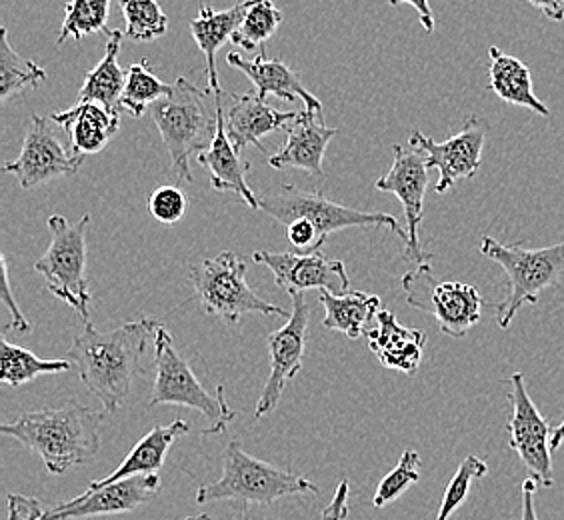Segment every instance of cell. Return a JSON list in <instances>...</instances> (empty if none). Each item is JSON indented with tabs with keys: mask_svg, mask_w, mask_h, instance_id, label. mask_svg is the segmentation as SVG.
Returning <instances> with one entry per match:
<instances>
[{
	"mask_svg": "<svg viewBox=\"0 0 564 520\" xmlns=\"http://www.w3.org/2000/svg\"><path fill=\"white\" fill-rule=\"evenodd\" d=\"M159 326L152 318L110 331H97L87 323L66 353V360L75 365L88 392L95 394L110 414L119 411L131 394L132 382L142 372V357Z\"/></svg>",
	"mask_w": 564,
	"mask_h": 520,
	"instance_id": "6da1fadb",
	"label": "cell"
},
{
	"mask_svg": "<svg viewBox=\"0 0 564 520\" xmlns=\"http://www.w3.org/2000/svg\"><path fill=\"white\" fill-rule=\"evenodd\" d=\"M105 419V412L68 402L58 409L22 412L17 421L2 424L0 433L41 456L51 475H65L75 466L93 463L100 448Z\"/></svg>",
	"mask_w": 564,
	"mask_h": 520,
	"instance_id": "7a4b0ae2",
	"label": "cell"
},
{
	"mask_svg": "<svg viewBox=\"0 0 564 520\" xmlns=\"http://www.w3.org/2000/svg\"><path fill=\"white\" fill-rule=\"evenodd\" d=\"M210 97H215L213 90H203L181 76L176 78L171 95L149 109L171 156L173 173L188 185L195 181L191 156L207 151L217 137V109L210 110Z\"/></svg>",
	"mask_w": 564,
	"mask_h": 520,
	"instance_id": "3957f363",
	"label": "cell"
},
{
	"mask_svg": "<svg viewBox=\"0 0 564 520\" xmlns=\"http://www.w3.org/2000/svg\"><path fill=\"white\" fill-rule=\"evenodd\" d=\"M294 495H318V487L308 478L249 455L239 441H230L223 453V477L196 488L195 500L196 505L235 500L245 507H271L272 502Z\"/></svg>",
	"mask_w": 564,
	"mask_h": 520,
	"instance_id": "277c9868",
	"label": "cell"
},
{
	"mask_svg": "<svg viewBox=\"0 0 564 520\" xmlns=\"http://www.w3.org/2000/svg\"><path fill=\"white\" fill-rule=\"evenodd\" d=\"M480 252L500 264L509 277V293L495 306L500 328H509L522 306L536 303L539 296L564 274V240L544 249H524L521 245H505L485 235L480 240Z\"/></svg>",
	"mask_w": 564,
	"mask_h": 520,
	"instance_id": "5b68a950",
	"label": "cell"
},
{
	"mask_svg": "<svg viewBox=\"0 0 564 520\" xmlns=\"http://www.w3.org/2000/svg\"><path fill=\"white\" fill-rule=\"evenodd\" d=\"M154 382L149 409L159 404H176L200 412L210 426L203 434H218L235 419V411L225 397V387L218 384L217 394H210L198 380L191 362L176 347L173 336L163 325L154 336Z\"/></svg>",
	"mask_w": 564,
	"mask_h": 520,
	"instance_id": "8992f818",
	"label": "cell"
},
{
	"mask_svg": "<svg viewBox=\"0 0 564 520\" xmlns=\"http://www.w3.org/2000/svg\"><path fill=\"white\" fill-rule=\"evenodd\" d=\"M247 260L232 250L191 267V282L198 303L207 315L217 316L228 325H237L245 315L289 318L279 304L262 301L247 282Z\"/></svg>",
	"mask_w": 564,
	"mask_h": 520,
	"instance_id": "52a82bcc",
	"label": "cell"
},
{
	"mask_svg": "<svg viewBox=\"0 0 564 520\" xmlns=\"http://www.w3.org/2000/svg\"><path fill=\"white\" fill-rule=\"evenodd\" d=\"M90 215L70 223L63 215L46 220L51 230V245L43 259L34 262V271L43 274L46 291L58 301L73 306L83 323H90L93 296L87 282V228Z\"/></svg>",
	"mask_w": 564,
	"mask_h": 520,
	"instance_id": "ba28073f",
	"label": "cell"
},
{
	"mask_svg": "<svg viewBox=\"0 0 564 520\" xmlns=\"http://www.w3.org/2000/svg\"><path fill=\"white\" fill-rule=\"evenodd\" d=\"M261 210L286 227L294 218H306L315 225L318 235L328 239L330 232L343 228H391L392 232L406 245L409 232L387 213H365L338 205L326 198L323 191H303L299 186L282 185L269 195L261 196Z\"/></svg>",
	"mask_w": 564,
	"mask_h": 520,
	"instance_id": "9c48e42d",
	"label": "cell"
},
{
	"mask_svg": "<svg viewBox=\"0 0 564 520\" xmlns=\"http://www.w3.org/2000/svg\"><path fill=\"white\" fill-rule=\"evenodd\" d=\"M402 291L413 308L433 316L441 333L465 338L482 316V296L473 284L436 281L431 264H421L402 277Z\"/></svg>",
	"mask_w": 564,
	"mask_h": 520,
	"instance_id": "30bf717a",
	"label": "cell"
},
{
	"mask_svg": "<svg viewBox=\"0 0 564 520\" xmlns=\"http://www.w3.org/2000/svg\"><path fill=\"white\" fill-rule=\"evenodd\" d=\"M510 384L509 402L512 414H510L507 433H509V445L517 456L521 458L522 465L527 466L529 475L534 478L541 487L551 488L554 485L553 468V443L554 431L551 423L532 402L531 394L527 390L524 375L514 372L507 380Z\"/></svg>",
	"mask_w": 564,
	"mask_h": 520,
	"instance_id": "8fae6325",
	"label": "cell"
},
{
	"mask_svg": "<svg viewBox=\"0 0 564 520\" xmlns=\"http://www.w3.org/2000/svg\"><path fill=\"white\" fill-rule=\"evenodd\" d=\"M394 161L391 171L380 176L375 183V188L380 193H391L401 201L406 217V232L409 242L404 245L402 259L411 260L416 267L429 264L433 259L431 252H426L421 245V225H423L424 195L429 188V164L426 154L413 144L402 147L394 144Z\"/></svg>",
	"mask_w": 564,
	"mask_h": 520,
	"instance_id": "7c38bea8",
	"label": "cell"
},
{
	"mask_svg": "<svg viewBox=\"0 0 564 520\" xmlns=\"http://www.w3.org/2000/svg\"><path fill=\"white\" fill-rule=\"evenodd\" d=\"M55 124L53 119L33 117L24 134L21 154L4 164V173L14 174L24 191H33L61 176H73L85 163V156L66 151Z\"/></svg>",
	"mask_w": 564,
	"mask_h": 520,
	"instance_id": "4fadbf2b",
	"label": "cell"
},
{
	"mask_svg": "<svg viewBox=\"0 0 564 520\" xmlns=\"http://www.w3.org/2000/svg\"><path fill=\"white\" fill-rule=\"evenodd\" d=\"M487 134H489V122L477 115H470L465 119L463 129L453 134L448 141L434 142L421 130H414L409 144L424 151L429 169L438 171L441 176L434 191L443 195L458 181L473 178L478 173L482 163V149H485Z\"/></svg>",
	"mask_w": 564,
	"mask_h": 520,
	"instance_id": "5bb4252c",
	"label": "cell"
},
{
	"mask_svg": "<svg viewBox=\"0 0 564 520\" xmlns=\"http://www.w3.org/2000/svg\"><path fill=\"white\" fill-rule=\"evenodd\" d=\"M308 321H311V306L306 303L304 294H294L289 323L267 338L271 372L262 389L261 399L257 402L254 419L271 414L279 407L286 384L303 370Z\"/></svg>",
	"mask_w": 564,
	"mask_h": 520,
	"instance_id": "9a60e30c",
	"label": "cell"
},
{
	"mask_svg": "<svg viewBox=\"0 0 564 520\" xmlns=\"http://www.w3.org/2000/svg\"><path fill=\"white\" fill-rule=\"evenodd\" d=\"M252 260L264 264L282 291L294 296L306 291H328L333 294L348 293V272L343 260L328 259L326 254H299V252H271L254 250Z\"/></svg>",
	"mask_w": 564,
	"mask_h": 520,
	"instance_id": "2e32d148",
	"label": "cell"
},
{
	"mask_svg": "<svg viewBox=\"0 0 564 520\" xmlns=\"http://www.w3.org/2000/svg\"><path fill=\"white\" fill-rule=\"evenodd\" d=\"M161 490L159 475H144L112 483L95 490H83L76 499L46 509L41 520H75L124 514L147 505Z\"/></svg>",
	"mask_w": 564,
	"mask_h": 520,
	"instance_id": "e0dca14e",
	"label": "cell"
},
{
	"mask_svg": "<svg viewBox=\"0 0 564 520\" xmlns=\"http://www.w3.org/2000/svg\"><path fill=\"white\" fill-rule=\"evenodd\" d=\"M218 95L223 102L228 141L232 142V147L239 152L249 144H254L259 151L267 152V147L261 142L262 137L282 127H289L299 117V112L271 109L267 100L257 93L232 95L220 90Z\"/></svg>",
	"mask_w": 564,
	"mask_h": 520,
	"instance_id": "ac0fdd59",
	"label": "cell"
},
{
	"mask_svg": "<svg viewBox=\"0 0 564 520\" xmlns=\"http://www.w3.org/2000/svg\"><path fill=\"white\" fill-rule=\"evenodd\" d=\"M337 134V129L326 127L323 115L303 110L289 124L286 142L281 151L269 156V164L276 171L301 169L316 181H325L323 159H325L328 142L333 141Z\"/></svg>",
	"mask_w": 564,
	"mask_h": 520,
	"instance_id": "d6986e66",
	"label": "cell"
},
{
	"mask_svg": "<svg viewBox=\"0 0 564 520\" xmlns=\"http://www.w3.org/2000/svg\"><path fill=\"white\" fill-rule=\"evenodd\" d=\"M215 109H217L218 119L217 137L207 151L196 156V161L203 169H207V173L210 174V185L215 191L237 193L250 208L261 210V196L254 195L247 183L250 163L242 161L239 151L232 147V142L228 141L220 95H215Z\"/></svg>",
	"mask_w": 564,
	"mask_h": 520,
	"instance_id": "ffe728a7",
	"label": "cell"
},
{
	"mask_svg": "<svg viewBox=\"0 0 564 520\" xmlns=\"http://www.w3.org/2000/svg\"><path fill=\"white\" fill-rule=\"evenodd\" d=\"M227 63L249 76L250 83L254 85V93L264 100L271 95L289 102L301 98L304 110L323 115V102L313 93L306 90L301 75L284 65L281 58H267L264 51L252 61L240 56L239 53H228Z\"/></svg>",
	"mask_w": 564,
	"mask_h": 520,
	"instance_id": "44dd1931",
	"label": "cell"
},
{
	"mask_svg": "<svg viewBox=\"0 0 564 520\" xmlns=\"http://www.w3.org/2000/svg\"><path fill=\"white\" fill-rule=\"evenodd\" d=\"M369 348L384 369L401 370L413 377L423 362L426 335L416 328L402 326L389 308L377 315V328L367 333Z\"/></svg>",
	"mask_w": 564,
	"mask_h": 520,
	"instance_id": "7402d4cb",
	"label": "cell"
},
{
	"mask_svg": "<svg viewBox=\"0 0 564 520\" xmlns=\"http://www.w3.org/2000/svg\"><path fill=\"white\" fill-rule=\"evenodd\" d=\"M51 119L68 132L70 149L76 156H88L102 151L120 127V115H112L97 102H76Z\"/></svg>",
	"mask_w": 564,
	"mask_h": 520,
	"instance_id": "603a6c76",
	"label": "cell"
},
{
	"mask_svg": "<svg viewBox=\"0 0 564 520\" xmlns=\"http://www.w3.org/2000/svg\"><path fill=\"white\" fill-rule=\"evenodd\" d=\"M188 431H191V424L186 421H174V423L166 424V426L156 424L151 433L142 436L137 446L127 455V458L120 463L117 470H112L110 475L100 478V480L88 483L87 490L107 487V485L119 483L124 478L156 475L163 468L164 461H166V455H169L174 441L185 436Z\"/></svg>",
	"mask_w": 564,
	"mask_h": 520,
	"instance_id": "cb8c5ba5",
	"label": "cell"
},
{
	"mask_svg": "<svg viewBox=\"0 0 564 520\" xmlns=\"http://www.w3.org/2000/svg\"><path fill=\"white\" fill-rule=\"evenodd\" d=\"M247 9H249V0L237 2L235 7L225 9V11H217L213 7L200 4L198 17L191 22V34L207 58L208 90H213V95H218L223 90L217 73L218 48L227 43H232V36L239 31Z\"/></svg>",
	"mask_w": 564,
	"mask_h": 520,
	"instance_id": "d4e9b609",
	"label": "cell"
},
{
	"mask_svg": "<svg viewBox=\"0 0 564 520\" xmlns=\"http://www.w3.org/2000/svg\"><path fill=\"white\" fill-rule=\"evenodd\" d=\"M489 88L512 107L532 110L541 117H551V109L534 95L532 75L529 66L517 56L502 53L497 46H490Z\"/></svg>",
	"mask_w": 564,
	"mask_h": 520,
	"instance_id": "484cf974",
	"label": "cell"
},
{
	"mask_svg": "<svg viewBox=\"0 0 564 520\" xmlns=\"http://www.w3.org/2000/svg\"><path fill=\"white\" fill-rule=\"evenodd\" d=\"M109 43L102 61L93 71H88L85 83L78 93V102H97L100 107L120 115V97L127 87V73L119 65L122 31H109Z\"/></svg>",
	"mask_w": 564,
	"mask_h": 520,
	"instance_id": "4316f807",
	"label": "cell"
},
{
	"mask_svg": "<svg viewBox=\"0 0 564 520\" xmlns=\"http://www.w3.org/2000/svg\"><path fill=\"white\" fill-rule=\"evenodd\" d=\"M318 303L325 306L323 326L328 331L345 333L348 338L367 335V325L382 311L379 294L352 293L333 294L321 291Z\"/></svg>",
	"mask_w": 564,
	"mask_h": 520,
	"instance_id": "83f0119b",
	"label": "cell"
},
{
	"mask_svg": "<svg viewBox=\"0 0 564 520\" xmlns=\"http://www.w3.org/2000/svg\"><path fill=\"white\" fill-rule=\"evenodd\" d=\"M73 367L70 360L56 358L44 360L26 348L11 345L4 336L0 338V380L11 387H22L41 375H58L68 372Z\"/></svg>",
	"mask_w": 564,
	"mask_h": 520,
	"instance_id": "f1b7e54d",
	"label": "cell"
},
{
	"mask_svg": "<svg viewBox=\"0 0 564 520\" xmlns=\"http://www.w3.org/2000/svg\"><path fill=\"white\" fill-rule=\"evenodd\" d=\"M48 78L43 66L19 55L9 43L7 26L0 29V102L7 105L24 88H36Z\"/></svg>",
	"mask_w": 564,
	"mask_h": 520,
	"instance_id": "f546056e",
	"label": "cell"
},
{
	"mask_svg": "<svg viewBox=\"0 0 564 520\" xmlns=\"http://www.w3.org/2000/svg\"><path fill=\"white\" fill-rule=\"evenodd\" d=\"M173 85H166L159 76L154 75L151 63L142 58L141 63L129 66L127 73V87L120 97V110L131 112L132 117H142L151 109L154 102L169 97Z\"/></svg>",
	"mask_w": 564,
	"mask_h": 520,
	"instance_id": "4dcf8cb0",
	"label": "cell"
},
{
	"mask_svg": "<svg viewBox=\"0 0 564 520\" xmlns=\"http://www.w3.org/2000/svg\"><path fill=\"white\" fill-rule=\"evenodd\" d=\"M112 0H70L65 4V21L56 39V46L66 39L83 41L88 34L109 33L107 26Z\"/></svg>",
	"mask_w": 564,
	"mask_h": 520,
	"instance_id": "1f68e13d",
	"label": "cell"
},
{
	"mask_svg": "<svg viewBox=\"0 0 564 520\" xmlns=\"http://www.w3.org/2000/svg\"><path fill=\"white\" fill-rule=\"evenodd\" d=\"M281 22L282 12L272 0H249V9L242 17L239 31L232 36V44L242 51H257V46L271 41Z\"/></svg>",
	"mask_w": 564,
	"mask_h": 520,
	"instance_id": "d6a6232c",
	"label": "cell"
},
{
	"mask_svg": "<svg viewBox=\"0 0 564 520\" xmlns=\"http://www.w3.org/2000/svg\"><path fill=\"white\" fill-rule=\"evenodd\" d=\"M124 14V34L137 43H151L169 31V17L156 0H119Z\"/></svg>",
	"mask_w": 564,
	"mask_h": 520,
	"instance_id": "836d02e7",
	"label": "cell"
},
{
	"mask_svg": "<svg viewBox=\"0 0 564 520\" xmlns=\"http://www.w3.org/2000/svg\"><path fill=\"white\" fill-rule=\"evenodd\" d=\"M487 473H489V465L485 461H480L478 456H467L456 468L455 477L451 478V483L446 485L445 497L441 502L436 520L451 519L456 510L465 505L473 483L487 477Z\"/></svg>",
	"mask_w": 564,
	"mask_h": 520,
	"instance_id": "e575fe53",
	"label": "cell"
},
{
	"mask_svg": "<svg viewBox=\"0 0 564 520\" xmlns=\"http://www.w3.org/2000/svg\"><path fill=\"white\" fill-rule=\"evenodd\" d=\"M421 463L423 461L416 451H404L399 465L394 466L391 473L380 480L375 499H372V507L382 509V507L391 505L401 495H404L409 487L419 483L421 480Z\"/></svg>",
	"mask_w": 564,
	"mask_h": 520,
	"instance_id": "d590c367",
	"label": "cell"
},
{
	"mask_svg": "<svg viewBox=\"0 0 564 520\" xmlns=\"http://www.w3.org/2000/svg\"><path fill=\"white\" fill-rule=\"evenodd\" d=\"M186 206L188 201L178 186H161L149 198L152 218H156L163 225L181 223L185 217Z\"/></svg>",
	"mask_w": 564,
	"mask_h": 520,
	"instance_id": "8d00e7d4",
	"label": "cell"
},
{
	"mask_svg": "<svg viewBox=\"0 0 564 520\" xmlns=\"http://www.w3.org/2000/svg\"><path fill=\"white\" fill-rule=\"evenodd\" d=\"M284 228H286L289 245L293 247V252H299V254L321 252L326 242V239L318 235L315 225L308 223L306 218H294Z\"/></svg>",
	"mask_w": 564,
	"mask_h": 520,
	"instance_id": "74e56055",
	"label": "cell"
},
{
	"mask_svg": "<svg viewBox=\"0 0 564 520\" xmlns=\"http://www.w3.org/2000/svg\"><path fill=\"white\" fill-rule=\"evenodd\" d=\"M0 269H2V301L4 304L9 306V311H11L12 323L9 325V328L12 331H17V333H21V335H26V333H31V323L24 318V315L21 313V308H19V304L14 301V296L11 293V277H9V264H7V259L4 257H0Z\"/></svg>",
	"mask_w": 564,
	"mask_h": 520,
	"instance_id": "f35d334b",
	"label": "cell"
},
{
	"mask_svg": "<svg viewBox=\"0 0 564 520\" xmlns=\"http://www.w3.org/2000/svg\"><path fill=\"white\" fill-rule=\"evenodd\" d=\"M9 519L7 520H41L46 509L41 500L22 497V495H9Z\"/></svg>",
	"mask_w": 564,
	"mask_h": 520,
	"instance_id": "ab89813d",
	"label": "cell"
},
{
	"mask_svg": "<svg viewBox=\"0 0 564 520\" xmlns=\"http://www.w3.org/2000/svg\"><path fill=\"white\" fill-rule=\"evenodd\" d=\"M348 497H350V487L348 480H340L335 497L330 500V505L323 510V520H347L350 507H348Z\"/></svg>",
	"mask_w": 564,
	"mask_h": 520,
	"instance_id": "60d3db41",
	"label": "cell"
},
{
	"mask_svg": "<svg viewBox=\"0 0 564 520\" xmlns=\"http://www.w3.org/2000/svg\"><path fill=\"white\" fill-rule=\"evenodd\" d=\"M539 487H541V485L531 477L522 483L521 520H539L536 507H534V495H536V488Z\"/></svg>",
	"mask_w": 564,
	"mask_h": 520,
	"instance_id": "b9f144b4",
	"label": "cell"
},
{
	"mask_svg": "<svg viewBox=\"0 0 564 520\" xmlns=\"http://www.w3.org/2000/svg\"><path fill=\"white\" fill-rule=\"evenodd\" d=\"M401 2L411 4L414 11H416V14H419V21L423 24L424 31H426V33H433L434 17L433 9H431V2H429V0H389V4H391V7H397V4H401Z\"/></svg>",
	"mask_w": 564,
	"mask_h": 520,
	"instance_id": "7bdbcfd3",
	"label": "cell"
},
{
	"mask_svg": "<svg viewBox=\"0 0 564 520\" xmlns=\"http://www.w3.org/2000/svg\"><path fill=\"white\" fill-rule=\"evenodd\" d=\"M527 2H531L534 9L543 12L549 21H564V0H527Z\"/></svg>",
	"mask_w": 564,
	"mask_h": 520,
	"instance_id": "ee69618b",
	"label": "cell"
},
{
	"mask_svg": "<svg viewBox=\"0 0 564 520\" xmlns=\"http://www.w3.org/2000/svg\"><path fill=\"white\" fill-rule=\"evenodd\" d=\"M564 443V416H563V423L558 424L556 429H554L553 434V443H551V448L553 451H556V448H561Z\"/></svg>",
	"mask_w": 564,
	"mask_h": 520,
	"instance_id": "f6af8a7d",
	"label": "cell"
},
{
	"mask_svg": "<svg viewBox=\"0 0 564 520\" xmlns=\"http://www.w3.org/2000/svg\"><path fill=\"white\" fill-rule=\"evenodd\" d=\"M185 520H215V519H210V517H208V514H195V517H186Z\"/></svg>",
	"mask_w": 564,
	"mask_h": 520,
	"instance_id": "bcb514c9",
	"label": "cell"
}]
</instances>
